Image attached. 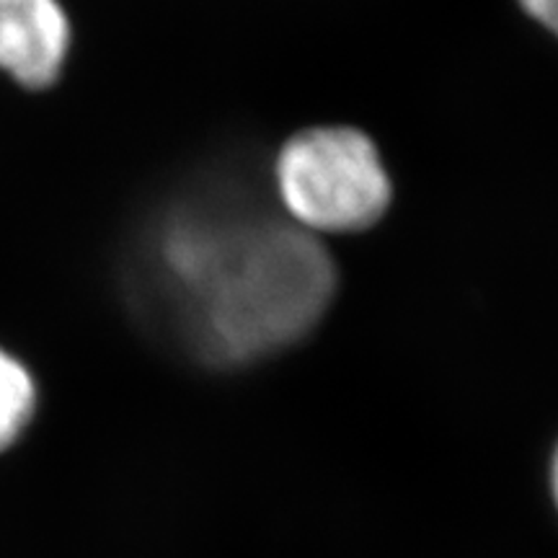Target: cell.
<instances>
[{
  "mask_svg": "<svg viewBox=\"0 0 558 558\" xmlns=\"http://www.w3.org/2000/svg\"><path fill=\"white\" fill-rule=\"evenodd\" d=\"M279 209L308 233H360L393 199L378 145L354 128H311L282 145L271 166Z\"/></svg>",
  "mask_w": 558,
  "mask_h": 558,
  "instance_id": "2",
  "label": "cell"
},
{
  "mask_svg": "<svg viewBox=\"0 0 558 558\" xmlns=\"http://www.w3.org/2000/svg\"><path fill=\"white\" fill-rule=\"evenodd\" d=\"M70 52L60 0H0V70L29 88L52 86Z\"/></svg>",
  "mask_w": 558,
  "mask_h": 558,
  "instance_id": "3",
  "label": "cell"
},
{
  "mask_svg": "<svg viewBox=\"0 0 558 558\" xmlns=\"http://www.w3.org/2000/svg\"><path fill=\"white\" fill-rule=\"evenodd\" d=\"M550 488H554V499H556V507H558V445H556L554 460H550Z\"/></svg>",
  "mask_w": 558,
  "mask_h": 558,
  "instance_id": "6",
  "label": "cell"
},
{
  "mask_svg": "<svg viewBox=\"0 0 558 558\" xmlns=\"http://www.w3.org/2000/svg\"><path fill=\"white\" fill-rule=\"evenodd\" d=\"M275 202L246 169L205 173L145 222L132 248V305L202 365L267 360L331 308L337 264Z\"/></svg>",
  "mask_w": 558,
  "mask_h": 558,
  "instance_id": "1",
  "label": "cell"
},
{
  "mask_svg": "<svg viewBox=\"0 0 558 558\" xmlns=\"http://www.w3.org/2000/svg\"><path fill=\"white\" fill-rule=\"evenodd\" d=\"M520 5L530 19H535L558 37V0H520Z\"/></svg>",
  "mask_w": 558,
  "mask_h": 558,
  "instance_id": "5",
  "label": "cell"
},
{
  "mask_svg": "<svg viewBox=\"0 0 558 558\" xmlns=\"http://www.w3.org/2000/svg\"><path fill=\"white\" fill-rule=\"evenodd\" d=\"M37 411V383L21 360L0 347V452L19 442Z\"/></svg>",
  "mask_w": 558,
  "mask_h": 558,
  "instance_id": "4",
  "label": "cell"
}]
</instances>
